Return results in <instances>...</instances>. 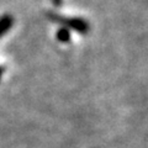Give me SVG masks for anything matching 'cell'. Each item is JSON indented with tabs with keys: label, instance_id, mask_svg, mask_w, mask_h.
Wrapping results in <instances>:
<instances>
[{
	"label": "cell",
	"instance_id": "obj_1",
	"mask_svg": "<svg viewBox=\"0 0 148 148\" xmlns=\"http://www.w3.org/2000/svg\"><path fill=\"white\" fill-rule=\"evenodd\" d=\"M47 16H48L49 20L63 25V27H67L68 30L71 29V30L79 32V34H83V35H85L89 32V24H88L84 18L66 17V16H61V15H57V14H53V12H49Z\"/></svg>",
	"mask_w": 148,
	"mask_h": 148
},
{
	"label": "cell",
	"instance_id": "obj_2",
	"mask_svg": "<svg viewBox=\"0 0 148 148\" xmlns=\"http://www.w3.org/2000/svg\"><path fill=\"white\" fill-rule=\"evenodd\" d=\"M14 25V17L9 14L0 16V37H3L12 27Z\"/></svg>",
	"mask_w": 148,
	"mask_h": 148
},
{
	"label": "cell",
	"instance_id": "obj_3",
	"mask_svg": "<svg viewBox=\"0 0 148 148\" xmlns=\"http://www.w3.org/2000/svg\"><path fill=\"white\" fill-rule=\"evenodd\" d=\"M57 38L58 41L61 42H69L71 40V31H69L67 27H61L58 31H57Z\"/></svg>",
	"mask_w": 148,
	"mask_h": 148
},
{
	"label": "cell",
	"instance_id": "obj_4",
	"mask_svg": "<svg viewBox=\"0 0 148 148\" xmlns=\"http://www.w3.org/2000/svg\"><path fill=\"white\" fill-rule=\"evenodd\" d=\"M53 4L56 6H59V5H62V0H52Z\"/></svg>",
	"mask_w": 148,
	"mask_h": 148
},
{
	"label": "cell",
	"instance_id": "obj_5",
	"mask_svg": "<svg viewBox=\"0 0 148 148\" xmlns=\"http://www.w3.org/2000/svg\"><path fill=\"white\" fill-rule=\"evenodd\" d=\"M0 75H1V68H0Z\"/></svg>",
	"mask_w": 148,
	"mask_h": 148
}]
</instances>
